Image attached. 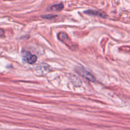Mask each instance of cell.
Returning <instances> with one entry per match:
<instances>
[{
    "label": "cell",
    "instance_id": "cell-1",
    "mask_svg": "<svg viewBox=\"0 0 130 130\" xmlns=\"http://www.w3.org/2000/svg\"><path fill=\"white\" fill-rule=\"evenodd\" d=\"M76 71L80 74L81 76H82L83 77H85L86 79H87L88 81H92L94 82L95 81V78L93 76L91 72H90L89 71H88L87 70L85 69V68H83V67H78L76 68Z\"/></svg>",
    "mask_w": 130,
    "mask_h": 130
},
{
    "label": "cell",
    "instance_id": "cell-2",
    "mask_svg": "<svg viewBox=\"0 0 130 130\" xmlns=\"http://www.w3.org/2000/svg\"><path fill=\"white\" fill-rule=\"evenodd\" d=\"M23 58L24 60L29 64H34L37 61V57L34 55H32L30 52H23Z\"/></svg>",
    "mask_w": 130,
    "mask_h": 130
},
{
    "label": "cell",
    "instance_id": "cell-3",
    "mask_svg": "<svg viewBox=\"0 0 130 130\" xmlns=\"http://www.w3.org/2000/svg\"><path fill=\"white\" fill-rule=\"evenodd\" d=\"M58 38L60 41L65 43L66 45L68 46L70 48H71V45H73L66 33L63 32H60V33H58Z\"/></svg>",
    "mask_w": 130,
    "mask_h": 130
},
{
    "label": "cell",
    "instance_id": "cell-4",
    "mask_svg": "<svg viewBox=\"0 0 130 130\" xmlns=\"http://www.w3.org/2000/svg\"><path fill=\"white\" fill-rule=\"evenodd\" d=\"M84 13L86 14H87V15H95V16H99V17H102V18L107 17V15H105V13L100 12V11H96V10H86V11H84Z\"/></svg>",
    "mask_w": 130,
    "mask_h": 130
},
{
    "label": "cell",
    "instance_id": "cell-5",
    "mask_svg": "<svg viewBox=\"0 0 130 130\" xmlns=\"http://www.w3.org/2000/svg\"><path fill=\"white\" fill-rule=\"evenodd\" d=\"M71 82L73 83V85L76 86H80L81 85V84H82L80 79L77 76H76V75H72L71 77Z\"/></svg>",
    "mask_w": 130,
    "mask_h": 130
},
{
    "label": "cell",
    "instance_id": "cell-6",
    "mask_svg": "<svg viewBox=\"0 0 130 130\" xmlns=\"http://www.w3.org/2000/svg\"><path fill=\"white\" fill-rule=\"evenodd\" d=\"M63 8V5L62 3H59L57 4V5H55L52 6L51 7H50L48 8V10H52V11H60Z\"/></svg>",
    "mask_w": 130,
    "mask_h": 130
},
{
    "label": "cell",
    "instance_id": "cell-7",
    "mask_svg": "<svg viewBox=\"0 0 130 130\" xmlns=\"http://www.w3.org/2000/svg\"><path fill=\"white\" fill-rule=\"evenodd\" d=\"M55 17H57V15H52V14H47V15H43L41 17L44 18V19H53V18Z\"/></svg>",
    "mask_w": 130,
    "mask_h": 130
},
{
    "label": "cell",
    "instance_id": "cell-8",
    "mask_svg": "<svg viewBox=\"0 0 130 130\" xmlns=\"http://www.w3.org/2000/svg\"><path fill=\"white\" fill-rule=\"evenodd\" d=\"M4 34V31L2 30V29H0V36H2Z\"/></svg>",
    "mask_w": 130,
    "mask_h": 130
},
{
    "label": "cell",
    "instance_id": "cell-9",
    "mask_svg": "<svg viewBox=\"0 0 130 130\" xmlns=\"http://www.w3.org/2000/svg\"><path fill=\"white\" fill-rule=\"evenodd\" d=\"M64 130H78V129H66Z\"/></svg>",
    "mask_w": 130,
    "mask_h": 130
}]
</instances>
